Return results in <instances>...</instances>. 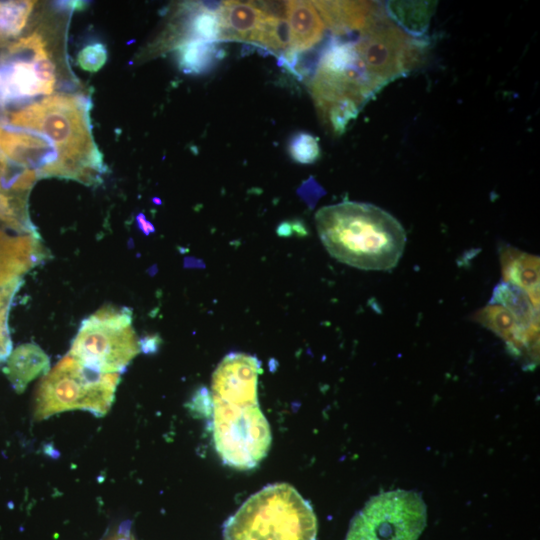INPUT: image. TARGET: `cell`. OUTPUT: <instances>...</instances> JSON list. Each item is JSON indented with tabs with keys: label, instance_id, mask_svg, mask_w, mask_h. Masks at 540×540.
Masks as SVG:
<instances>
[{
	"label": "cell",
	"instance_id": "1",
	"mask_svg": "<svg viewBox=\"0 0 540 540\" xmlns=\"http://www.w3.org/2000/svg\"><path fill=\"white\" fill-rule=\"evenodd\" d=\"M261 363L253 355L233 352L215 369L211 383L215 449L230 467L248 470L267 455L271 431L257 397Z\"/></svg>",
	"mask_w": 540,
	"mask_h": 540
},
{
	"label": "cell",
	"instance_id": "2",
	"mask_svg": "<svg viewBox=\"0 0 540 540\" xmlns=\"http://www.w3.org/2000/svg\"><path fill=\"white\" fill-rule=\"evenodd\" d=\"M90 105L83 96L55 94L7 112L12 127L48 138L58 153L47 177L73 179L85 185L101 182L102 156L92 136Z\"/></svg>",
	"mask_w": 540,
	"mask_h": 540
},
{
	"label": "cell",
	"instance_id": "3",
	"mask_svg": "<svg viewBox=\"0 0 540 540\" xmlns=\"http://www.w3.org/2000/svg\"><path fill=\"white\" fill-rule=\"evenodd\" d=\"M315 223L329 254L358 269H393L405 248L406 233L401 223L369 203L346 201L322 207Z\"/></svg>",
	"mask_w": 540,
	"mask_h": 540
},
{
	"label": "cell",
	"instance_id": "4",
	"mask_svg": "<svg viewBox=\"0 0 540 540\" xmlns=\"http://www.w3.org/2000/svg\"><path fill=\"white\" fill-rule=\"evenodd\" d=\"M317 519L287 483L268 485L250 496L223 526L224 540H316Z\"/></svg>",
	"mask_w": 540,
	"mask_h": 540
},
{
	"label": "cell",
	"instance_id": "5",
	"mask_svg": "<svg viewBox=\"0 0 540 540\" xmlns=\"http://www.w3.org/2000/svg\"><path fill=\"white\" fill-rule=\"evenodd\" d=\"M119 380L120 373L98 372L67 354L42 378L33 416L40 421L78 409L104 416L113 403Z\"/></svg>",
	"mask_w": 540,
	"mask_h": 540
},
{
	"label": "cell",
	"instance_id": "6",
	"mask_svg": "<svg viewBox=\"0 0 540 540\" xmlns=\"http://www.w3.org/2000/svg\"><path fill=\"white\" fill-rule=\"evenodd\" d=\"M132 311L107 305L84 319L69 355L102 373H121L140 352Z\"/></svg>",
	"mask_w": 540,
	"mask_h": 540
},
{
	"label": "cell",
	"instance_id": "7",
	"mask_svg": "<svg viewBox=\"0 0 540 540\" xmlns=\"http://www.w3.org/2000/svg\"><path fill=\"white\" fill-rule=\"evenodd\" d=\"M427 523V507L413 490L380 493L351 520L345 540H418Z\"/></svg>",
	"mask_w": 540,
	"mask_h": 540
},
{
	"label": "cell",
	"instance_id": "8",
	"mask_svg": "<svg viewBox=\"0 0 540 540\" xmlns=\"http://www.w3.org/2000/svg\"><path fill=\"white\" fill-rule=\"evenodd\" d=\"M423 44L391 22L384 12L361 31L355 41L356 50L378 90L418 65Z\"/></svg>",
	"mask_w": 540,
	"mask_h": 540
},
{
	"label": "cell",
	"instance_id": "9",
	"mask_svg": "<svg viewBox=\"0 0 540 540\" xmlns=\"http://www.w3.org/2000/svg\"><path fill=\"white\" fill-rule=\"evenodd\" d=\"M0 152L10 163L35 170L38 178L58 160L57 150L44 135L8 125H0Z\"/></svg>",
	"mask_w": 540,
	"mask_h": 540
},
{
	"label": "cell",
	"instance_id": "10",
	"mask_svg": "<svg viewBox=\"0 0 540 540\" xmlns=\"http://www.w3.org/2000/svg\"><path fill=\"white\" fill-rule=\"evenodd\" d=\"M472 320L502 338L515 357L535 365L538 360L539 337L529 334L503 306L489 303L472 315Z\"/></svg>",
	"mask_w": 540,
	"mask_h": 540
},
{
	"label": "cell",
	"instance_id": "11",
	"mask_svg": "<svg viewBox=\"0 0 540 540\" xmlns=\"http://www.w3.org/2000/svg\"><path fill=\"white\" fill-rule=\"evenodd\" d=\"M324 24L336 37L363 31L381 12L374 2L312 1Z\"/></svg>",
	"mask_w": 540,
	"mask_h": 540
},
{
	"label": "cell",
	"instance_id": "12",
	"mask_svg": "<svg viewBox=\"0 0 540 540\" xmlns=\"http://www.w3.org/2000/svg\"><path fill=\"white\" fill-rule=\"evenodd\" d=\"M502 282L523 290L539 309V257L510 245L499 247Z\"/></svg>",
	"mask_w": 540,
	"mask_h": 540
},
{
	"label": "cell",
	"instance_id": "13",
	"mask_svg": "<svg viewBox=\"0 0 540 540\" xmlns=\"http://www.w3.org/2000/svg\"><path fill=\"white\" fill-rule=\"evenodd\" d=\"M5 362L3 372L18 393H22L31 381L50 370L49 357L35 343L18 346Z\"/></svg>",
	"mask_w": 540,
	"mask_h": 540
},
{
	"label": "cell",
	"instance_id": "14",
	"mask_svg": "<svg viewBox=\"0 0 540 540\" xmlns=\"http://www.w3.org/2000/svg\"><path fill=\"white\" fill-rule=\"evenodd\" d=\"M263 16L252 1H223L219 11L220 41L236 40L253 43Z\"/></svg>",
	"mask_w": 540,
	"mask_h": 540
},
{
	"label": "cell",
	"instance_id": "15",
	"mask_svg": "<svg viewBox=\"0 0 540 540\" xmlns=\"http://www.w3.org/2000/svg\"><path fill=\"white\" fill-rule=\"evenodd\" d=\"M287 20L290 26L292 50L305 51L321 41L325 24L312 1H289Z\"/></svg>",
	"mask_w": 540,
	"mask_h": 540
},
{
	"label": "cell",
	"instance_id": "16",
	"mask_svg": "<svg viewBox=\"0 0 540 540\" xmlns=\"http://www.w3.org/2000/svg\"><path fill=\"white\" fill-rule=\"evenodd\" d=\"M489 303L506 308L524 330L539 337V309L523 290L501 282L494 288Z\"/></svg>",
	"mask_w": 540,
	"mask_h": 540
},
{
	"label": "cell",
	"instance_id": "17",
	"mask_svg": "<svg viewBox=\"0 0 540 540\" xmlns=\"http://www.w3.org/2000/svg\"><path fill=\"white\" fill-rule=\"evenodd\" d=\"M226 55L220 42L191 41L176 48V61L185 74L201 75L211 71Z\"/></svg>",
	"mask_w": 540,
	"mask_h": 540
},
{
	"label": "cell",
	"instance_id": "18",
	"mask_svg": "<svg viewBox=\"0 0 540 540\" xmlns=\"http://www.w3.org/2000/svg\"><path fill=\"white\" fill-rule=\"evenodd\" d=\"M431 2H389L387 5L388 13L404 27L405 30L412 33H423L429 23L433 13Z\"/></svg>",
	"mask_w": 540,
	"mask_h": 540
},
{
	"label": "cell",
	"instance_id": "19",
	"mask_svg": "<svg viewBox=\"0 0 540 540\" xmlns=\"http://www.w3.org/2000/svg\"><path fill=\"white\" fill-rule=\"evenodd\" d=\"M254 44L271 52L281 54L292 50L291 32L288 20L263 16L256 31Z\"/></svg>",
	"mask_w": 540,
	"mask_h": 540
},
{
	"label": "cell",
	"instance_id": "20",
	"mask_svg": "<svg viewBox=\"0 0 540 540\" xmlns=\"http://www.w3.org/2000/svg\"><path fill=\"white\" fill-rule=\"evenodd\" d=\"M26 198L5 191L0 183V221L19 232L37 234L28 216Z\"/></svg>",
	"mask_w": 540,
	"mask_h": 540
},
{
	"label": "cell",
	"instance_id": "21",
	"mask_svg": "<svg viewBox=\"0 0 540 540\" xmlns=\"http://www.w3.org/2000/svg\"><path fill=\"white\" fill-rule=\"evenodd\" d=\"M34 5V1H0V45L22 32Z\"/></svg>",
	"mask_w": 540,
	"mask_h": 540
},
{
	"label": "cell",
	"instance_id": "22",
	"mask_svg": "<svg viewBox=\"0 0 540 540\" xmlns=\"http://www.w3.org/2000/svg\"><path fill=\"white\" fill-rule=\"evenodd\" d=\"M290 157L300 164H312L320 157L318 139L307 132L294 134L288 142Z\"/></svg>",
	"mask_w": 540,
	"mask_h": 540
},
{
	"label": "cell",
	"instance_id": "23",
	"mask_svg": "<svg viewBox=\"0 0 540 540\" xmlns=\"http://www.w3.org/2000/svg\"><path fill=\"white\" fill-rule=\"evenodd\" d=\"M361 106L353 100L345 99L333 104L322 116L335 134H342L350 121L359 113Z\"/></svg>",
	"mask_w": 540,
	"mask_h": 540
},
{
	"label": "cell",
	"instance_id": "24",
	"mask_svg": "<svg viewBox=\"0 0 540 540\" xmlns=\"http://www.w3.org/2000/svg\"><path fill=\"white\" fill-rule=\"evenodd\" d=\"M107 48L102 43H91L83 47L77 56V63L87 72L99 71L107 61Z\"/></svg>",
	"mask_w": 540,
	"mask_h": 540
},
{
	"label": "cell",
	"instance_id": "25",
	"mask_svg": "<svg viewBox=\"0 0 540 540\" xmlns=\"http://www.w3.org/2000/svg\"><path fill=\"white\" fill-rule=\"evenodd\" d=\"M254 6L269 18H288L289 1H255Z\"/></svg>",
	"mask_w": 540,
	"mask_h": 540
},
{
	"label": "cell",
	"instance_id": "26",
	"mask_svg": "<svg viewBox=\"0 0 540 540\" xmlns=\"http://www.w3.org/2000/svg\"><path fill=\"white\" fill-rule=\"evenodd\" d=\"M160 342V338L157 335L145 336L139 339L140 350L149 353L155 351Z\"/></svg>",
	"mask_w": 540,
	"mask_h": 540
},
{
	"label": "cell",
	"instance_id": "27",
	"mask_svg": "<svg viewBox=\"0 0 540 540\" xmlns=\"http://www.w3.org/2000/svg\"><path fill=\"white\" fill-rule=\"evenodd\" d=\"M20 236H10L0 229V253L12 249L18 242Z\"/></svg>",
	"mask_w": 540,
	"mask_h": 540
},
{
	"label": "cell",
	"instance_id": "28",
	"mask_svg": "<svg viewBox=\"0 0 540 540\" xmlns=\"http://www.w3.org/2000/svg\"><path fill=\"white\" fill-rule=\"evenodd\" d=\"M136 221H137V224H138L140 230L143 233H145L146 235H148L149 233L154 231L153 225L150 222L147 221V219L145 218V216L142 213L137 215Z\"/></svg>",
	"mask_w": 540,
	"mask_h": 540
},
{
	"label": "cell",
	"instance_id": "29",
	"mask_svg": "<svg viewBox=\"0 0 540 540\" xmlns=\"http://www.w3.org/2000/svg\"><path fill=\"white\" fill-rule=\"evenodd\" d=\"M108 540H135L130 533L129 527H121L118 533Z\"/></svg>",
	"mask_w": 540,
	"mask_h": 540
}]
</instances>
